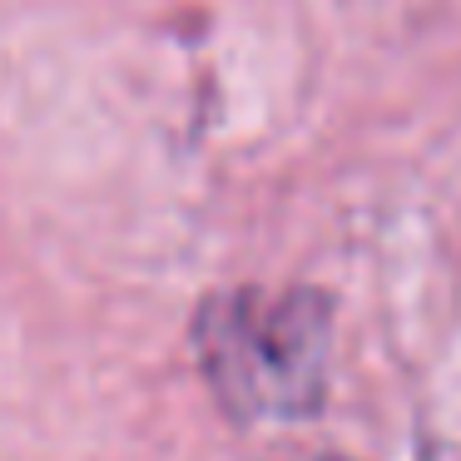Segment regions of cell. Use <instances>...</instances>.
I'll return each instance as SVG.
<instances>
[{
  "label": "cell",
  "mask_w": 461,
  "mask_h": 461,
  "mask_svg": "<svg viewBox=\"0 0 461 461\" xmlns=\"http://www.w3.org/2000/svg\"><path fill=\"white\" fill-rule=\"evenodd\" d=\"M332 461H338V456H332Z\"/></svg>",
  "instance_id": "7a4b0ae2"
},
{
  "label": "cell",
  "mask_w": 461,
  "mask_h": 461,
  "mask_svg": "<svg viewBox=\"0 0 461 461\" xmlns=\"http://www.w3.org/2000/svg\"><path fill=\"white\" fill-rule=\"evenodd\" d=\"M332 303L318 288H229L199 303L194 348L233 417H312L328 392Z\"/></svg>",
  "instance_id": "6da1fadb"
}]
</instances>
